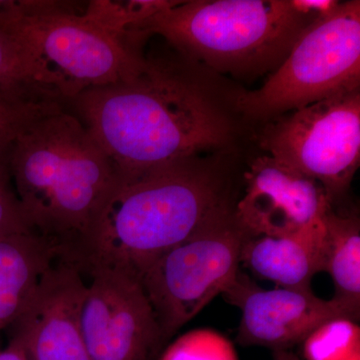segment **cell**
Wrapping results in <instances>:
<instances>
[{"label": "cell", "instance_id": "6da1fadb", "mask_svg": "<svg viewBox=\"0 0 360 360\" xmlns=\"http://www.w3.org/2000/svg\"><path fill=\"white\" fill-rule=\"evenodd\" d=\"M165 44L163 51L142 49L120 79L68 104L113 161L120 180L227 151L236 141L232 115L238 112L229 105L236 98L225 101L203 66Z\"/></svg>", "mask_w": 360, "mask_h": 360}, {"label": "cell", "instance_id": "7a4b0ae2", "mask_svg": "<svg viewBox=\"0 0 360 360\" xmlns=\"http://www.w3.org/2000/svg\"><path fill=\"white\" fill-rule=\"evenodd\" d=\"M231 179L201 156L120 180L97 215L75 264L122 270L141 279L168 250L233 210Z\"/></svg>", "mask_w": 360, "mask_h": 360}, {"label": "cell", "instance_id": "3957f363", "mask_svg": "<svg viewBox=\"0 0 360 360\" xmlns=\"http://www.w3.org/2000/svg\"><path fill=\"white\" fill-rule=\"evenodd\" d=\"M7 162L30 226L58 259L75 264L120 181L115 163L68 106L30 120L9 146Z\"/></svg>", "mask_w": 360, "mask_h": 360}, {"label": "cell", "instance_id": "277c9868", "mask_svg": "<svg viewBox=\"0 0 360 360\" xmlns=\"http://www.w3.org/2000/svg\"><path fill=\"white\" fill-rule=\"evenodd\" d=\"M77 2L0 1V32L30 85L68 106L80 94L122 77L143 47L110 34Z\"/></svg>", "mask_w": 360, "mask_h": 360}, {"label": "cell", "instance_id": "5b68a950", "mask_svg": "<svg viewBox=\"0 0 360 360\" xmlns=\"http://www.w3.org/2000/svg\"><path fill=\"white\" fill-rule=\"evenodd\" d=\"M314 18L297 13L290 0H191L134 25L129 34L160 37L215 72L255 75L278 68Z\"/></svg>", "mask_w": 360, "mask_h": 360}, {"label": "cell", "instance_id": "8992f818", "mask_svg": "<svg viewBox=\"0 0 360 360\" xmlns=\"http://www.w3.org/2000/svg\"><path fill=\"white\" fill-rule=\"evenodd\" d=\"M359 89L360 1L352 0L315 18L259 89L236 94V108L245 120L269 122Z\"/></svg>", "mask_w": 360, "mask_h": 360}, {"label": "cell", "instance_id": "52a82bcc", "mask_svg": "<svg viewBox=\"0 0 360 360\" xmlns=\"http://www.w3.org/2000/svg\"><path fill=\"white\" fill-rule=\"evenodd\" d=\"M248 238L233 208L168 250L142 274L163 343L233 285Z\"/></svg>", "mask_w": 360, "mask_h": 360}, {"label": "cell", "instance_id": "ba28073f", "mask_svg": "<svg viewBox=\"0 0 360 360\" xmlns=\"http://www.w3.org/2000/svg\"><path fill=\"white\" fill-rule=\"evenodd\" d=\"M269 155L315 180L331 200L349 188L360 161V89L343 92L267 122Z\"/></svg>", "mask_w": 360, "mask_h": 360}, {"label": "cell", "instance_id": "9c48e42d", "mask_svg": "<svg viewBox=\"0 0 360 360\" xmlns=\"http://www.w3.org/2000/svg\"><path fill=\"white\" fill-rule=\"evenodd\" d=\"M82 307L90 360H150L163 345L141 279L122 270L96 269Z\"/></svg>", "mask_w": 360, "mask_h": 360}, {"label": "cell", "instance_id": "30bf717a", "mask_svg": "<svg viewBox=\"0 0 360 360\" xmlns=\"http://www.w3.org/2000/svg\"><path fill=\"white\" fill-rule=\"evenodd\" d=\"M86 286L75 264L54 262L6 329L9 342L27 360H90L80 317Z\"/></svg>", "mask_w": 360, "mask_h": 360}, {"label": "cell", "instance_id": "8fae6325", "mask_svg": "<svg viewBox=\"0 0 360 360\" xmlns=\"http://www.w3.org/2000/svg\"><path fill=\"white\" fill-rule=\"evenodd\" d=\"M234 215L250 238L288 236L321 219L333 201L321 184L276 158L253 160Z\"/></svg>", "mask_w": 360, "mask_h": 360}, {"label": "cell", "instance_id": "7c38bea8", "mask_svg": "<svg viewBox=\"0 0 360 360\" xmlns=\"http://www.w3.org/2000/svg\"><path fill=\"white\" fill-rule=\"evenodd\" d=\"M224 295L227 302L241 310L238 342L270 348L274 352L290 350L302 343L315 329L330 319L345 317L359 321L333 300H321L312 291L262 290L241 271Z\"/></svg>", "mask_w": 360, "mask_h": 360}, {"label": "cell", "instance_id": "4fadbf2b", "mask_svg": "<svg viewBox=\"0 0 360 360\" xmlns=\"http://www.w3.org/2000/svg\"><path fill=\"white\" fill-rule=\"evenodd\" d=\"M323 217L288 236L248 238L240 262L255 276L274 281L281 288L311 292L312 277L324 267Z\"/></svg>", "mask_w": 360, "mask_h": 360}, {"label": "cell", "instance_id": "5bb4252c", "mask_svg": "<svg viewBox=\"0 0 360 360\" xmlns=\"http://www.w3.org/2000/svg\"><path fill=\"white\" fill-rule=\"evenodd\" d=\"M58 259L56 248L39 234L0 239V333L15 321L39 279Z\"/></svg>", "mask_w": 360, "mask_h": 360}, {"label": "cell", "instance_id": "9a60e30c", "mask_svg": "<svg viewBox=\"0 0 360 360\" xmlns=\"http://www.w3.org/2000/svg\"><path fill=\"white\" fill-rule=\"evenodd\" d=\"M326 250L323 271L335 284L333 300L349 310L356 319L360 314V224L355 215H340L333 206L323 217Z\"/></svg>", "mask_w": 360, "mask_h": 360}, {"label": "cell", "instance_id": "2e32d148", "mask_svg": "<svg viewBox=\"0 0 360 360\" xmlns=\"http://www.w3.org/2000/svg\"><path fill=\"white\" fill-rule=\"evenodd\" d=\"M179 2L174 0H94L84 4V13L94 25L127 41L130 28Z\"/></svg>", "mask_w": 360, "mask_h": 360}, {"label": "cell", "instance_id": "e0dca14e", "mask_svg": "<svg viewBox=\"0 0 360 360\" xmlns=\"http://www.w3.org/2000/svg\"><path fill=\"white\" fill-rule=\"evenodd\" d=\"M302 343L307 360H352L360 354V328L356 321L338 317L322 323Z\"/></svg>", "mask_w": 360, "mask_h": 360}, {"label": "cell", "instance_id": "ac0fdd59", "mask_svg": "<svg viewBox=\"0 0 360 360\" xmlns=\"http://www.w3.org/2000/svg\"><path fill=\"white\" fill-rule=\"evenodd\" d=\"M160 360H238L233 345L212 329H195L180 336Z\"/></svg>", "mask_w": 360, "mask_h": 360}, {"label": "cell", "instance_id": "d6986e66", "mask_svg": "<svg viewBox=\"0 0 360 360\" xmlns=\"http://www.w3.org/2000/svg\"><path fill=\"white\" fill-rule=\"evenodd\" d=\"M63 104L32 101L0 91V155L6 153L14 137L33 118Z\"/></svg>", "mask_w": 360, "mask_h": 360}, {"label": "cell", "instance_id": "ffe728a7", "mask_svg": "<svg viewBox=\"0 0 360 360\" xmlns=\"http://www.w3.org/2000/svg\"><path fill=\"white\" fill-rule=\"evenodd\" d=\"M28 233L37 232L26 219L14 189L6 151L0 155V239Z\"/></svg>", "mask_w": 360, "mask_h": 360}, {"label": "cell", "instance_id": "44dd1931", "mask_svg": "<svg viewBox=\"0 0 360 360\" xmlns=\"http://www.w3.org/2000/svg\"><path fill=\"white\" fill-rule=\"evenodd\" d=\"M0 91L32 101H52L33 89L13 44L0 32Z\"/></svg>", "mask_w": 360, "mask_h": 360}, {"label": "cell", "instance_id": "7402d4cb", "mask_svg": "<svg viewBox=\"0 0 360 360\" xmlns=\"http://www.w3.org/2000/svg\"><path fill=\"white\" fill-rule=\"evenodd\" d=\"M291 6L297 13L305 16L328 15L340 6L336 0H290Z\"/></svg>", "mask_w": 360, "mask_h": 360}, {"label": "cell", "instance_id": "603a6c76", "mask_svg": "<svg viewBox=\"0 0 360 360\" xmlns=\"http://www.w3.org/2000/svg\"><path fill=\"white\" fill-rule=\"evenodd\" d=\"M0 360H27L18 345L9 342L6 348L0 349Z\"/></svg>", "mask_w": 360, "mask_h": 360}, {"label": "cell", "instance_id": "cb8c5ba5", "mask_svg": "<svg viewBox=\"0 0 360 360\" xmlns=\"http://www.w3.org/2000/svg\"><path fill=\"white\" fill-rule=\"evenodd\" d=\"M274 360H300L290 350H279L274 352Z\"/></svg>", "mask_w": 360, "mask_h": 360}, {"label": "cell", "instance_id": "d4e9b609", "mask_svg": "<svg viewBox=\"0 0 360 360\" xmlns=\"http://www.w3.org/2000/svg\"><path fill=\"white\" fill-rule=\"evenodd\" d=\"M352 360H360V354L355 355L354 359H352Z\"/></svg>", "mask_w": 360, "mask_h": 360}]
</instances>
